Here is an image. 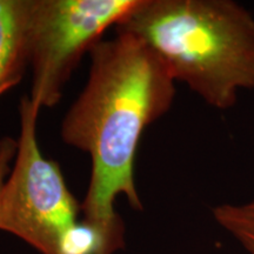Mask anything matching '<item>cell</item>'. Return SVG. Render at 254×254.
Instances as JSON below:
<instances>
[{
	"instance_id": "cell-1",
	"label": "cell",
	"mask_w": 254,
	"mask_h": 254,
	"mask_svg": "<svg viewBox=\"0 0 254 254\" xmlns=\"http://www.w3.org/2000/svg\"><path fill=\"white\" fill-rule=\"evenodd\" d=\"M84 90L64 117L60 136L91 158L82 220L99 227L120 249L122 219L114 211L118 195L142 209L134 182V161L144 129L170 110L176 81L159 57L131 34L99 40L90 50Z\"/></svg>"
},
{
	"instance_id": "cell-2",
	"label": "cell",
	"mask_w": 254,
	"mask_h": 254,
	"mask_svg": "<svg viewBox=\"0 0 254 254\" xmlns=\"http://www.w3.org/2000/svg\"><path fill=\"white\" fill-rule=\"evenodd\" d=\"M163 62L174 81L218 110L254 88V17L232 0H138L116 25Z\"/></svg>"
},
{
	"instance_id": "cell-3",
	"label": "cell",
	"mask_w": 254,
	"mask_h": 254,
	"mask_svg": "<svg viewBox=\"0 0 254 254\" xmlns=\"http://www.w3.org/2000/svg\"><path fill=\"white\" fill-rule=\"evenodd\" d=\"M40 109L30 95L19 104L20 133L13 167L0 193V231L41 254H57L64 233L78 221L80 205L59 165L41 153L37 136Z\"/></svg>"
},
{
	"instance_id": "cell-4",
	"label": "cell",
	"mask_w": 254,
	"mask_h": 254,
	"mask_svg": "<svg viewBox=\"0 0 254 254\" xmlns=\"http://www.w3.org/2000/svg\"><path fill=\"white\" fill-rule=\"evenodd\" d=\"M136 4L138 0H32V99L41 107L56 106L81 57Z\"/></svg>"
},
{
	"instance_id": "cell-5",
	"label": "cell",
	"mask_w": 254,
	"mask_h": 254,
	"mask_svg": "<svg viewBox=\"0 0 254 254\" xmlns=\"http://www.w3.org/2000/svg\"><path fill=\"white\" fill-rule=\"evenodd\" d=\"M32 0H0V97L30 67Z\"/></svg>"
},
{
	"instance_id": "cell-6",
	"label": "cell",
	"mask_w": 254,
	"mask_h": 254,
	"mask_svg": "<svg viewBox=\"0 0 254 254\" xmlns=\"http://www.w3.org/2000/svg\"><path fill=\"white\" fill-rule=\"evenodd\" d=\"M119 249L99 227L81 220L64 233L57 254H112Z\"/></svg>"
},
{
	"instance_id": "cell-7",
	"label": "cell",
	"mask_w": 254,
	"mask_h": 254,
	"mask_svg": "<svg viewBox=\"0 0 254 254\" xmlns=\"http://www.w3.org/2000/svg\"><path fill=\"white\" fill-rule=\"evenodd\" d=\"M215 220L250 254H254V199L245 204H222L213 209Z\"/></svg>"
},
{
	"instance_id": "cell-8",
	"label": "cell",
	"mask_w": 254,
	"mask_h": 254,
	"mask_svg": "<svg viewBox=\"0 0 254 254\" xmlns=\"http://www.w3.org/2000/svg\"><path fill=\"white\" fill-rule=\"evenodd\" d=\"M15 152H17V141L9 136L0 139V193L11 172V163L15 158Z\"/></svg>"
}]
</instances>
